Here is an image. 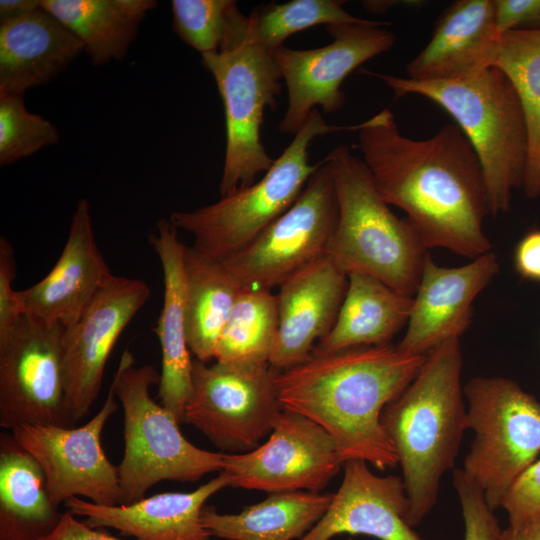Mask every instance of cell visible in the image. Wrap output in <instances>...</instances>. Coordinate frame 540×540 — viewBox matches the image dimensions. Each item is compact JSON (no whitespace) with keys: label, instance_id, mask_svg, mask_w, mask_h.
I'll use <instances>...</instances> for the list:
<instances>
[{"label":"cell","instance_id":"40","mask_svg":"<svg viewBox=\"0 0 540 540\" xmlns=\"http://www.w3.org/2000/svg\"><path fill=\"white\" fill-rule=\"evenodd\" d=\"M42 540H120L107 533L91 528L70 511L63 513L58 527Z\"/></svg>","mask_w":540,"mask_h":540},{"label":"cell","instance_id":"38","mask_svg":"<svg viewBox=\"0 0 540 540\" xmlns=\"http://www.w3.org/2000/svg\"><path fill=\"white\" fill-rule=\"evenodd\" d=\"M498 33L540 31V0H495Z\"/></svg>","mask_w":540,"mask_h":540},{"label":"cell","instance_id":"31","mask_svg":"<svg viewBox=\"0 0 540 540\" xmlns=\"http://www.w3.org/2000/svg\"><path fill=\"white\" fill-rule=\"evenodd\" d=\"M278 328L276 295L268 289L242 287L218 339L216 361L241 367L270 365Z\"/></svg>","mask_w":540,"mask_h":540},{"label":"cell","instance_id":"36","mask_svg":"<svg viewBox=\"0 0 540 540\" xmlns=\"http://www.w3.org/2000/svg\"><path fill=\"white\" fill-rule=\"evenodd\" d=\"M509 525L540 518V460L528 466L510 485L501 505Z\"/></svg>","mask_w":540,"mask_h":540},{"label":"cell","instance_id":"37","mask_svg":"<svg viewBox=\"0 0 540 540\" xmlns=\"http://www.w3.org/2000/svg\"><path fill=\"white\" fill-rule=\"evenodd\" d=\"M16 262L10 242L0 238V346L12 337L25 315L19 291L14 290Z\"/></svg>","mask_w":540,"mask_h":540},{"label":"cell","instance_id":"26","mask_svg":"<svg viewBox=\"0 0 540 540\" xmlns=\"http://www.w3.org/2000/svg\"><path fill=\"white\" fill-rule=\"evenodd\" d=\"M412 304L413 297L395 291L374 277L350 274L335 324L312 352L389 345L407 325Z\"/></svg>","mask_w":540,"mask_h":540},{"label":"cell","instance_id":"42","mask_svg":"<svg viewBox=\"0 0 540 540\" xmlns=\"http://www.w3.org/2000/svg\"><path fill=\"white\" fill-rule=\"evenodd\" d=\"M40 6L38 0H1L0 21L25 15Z\"/></svg>","mask_w":540,"mask_h":540},{"label":"cell","instance_id":"10","mask_svg":"<svg viewBox=\"0 0 540 540\" xmlns=\"http://www.w3.org/2000/svg\"><path fill=\"white\" fill-rule=\"evenodd\" d=\"M337 218L334 181L323 158L293 205L222 262L243 287L272 290L327 255Z\"/></svg>","mask_w":540,"mask_h":540},{"label":"cell","instance_id":"20","mask_svg":"<svg viewBox=\"0 0 540 540\" xmlns=\"http://www.w3.org/2000/svg\"><path fill=\"white\" fill-rule=\"evenodd\" d=\"M409 511L401 477L378 476L366 461L348 460L326 513L299 540H330L344 533L379 540H422L407 522Z\"/></svg>","mask_w":540,"mask_h":540},{"label":"cell","instance_id":"23","mask_svg":"<svg viewBox=\"0 0 540 540\" xmlns=\"http://www.w3.org/2000/svg\"><path fill=\"white\" fill-rule=\"evenodd\" d=\"M168 219L157 223L150 237L163 272V307L155 329L161 347L158 396L161 405L182 424L191 389L193 360L187 342L184 312V248Z\"/></svg>","mask_w":540,"mask_h":540},{"label":"cell","instance_id":"21","mask_svg":"<svg viewBox=\"0 0 540 540\" xmlns=\"http://www.w3.org/2000/svg\"><path fill=\"white\" fill-rule=\"evenodd\" d=\"M228 487L225 475L202 484L191 492H163L128 505L106 506L69 498L65 508L94 529L113 528L135 540H210L202 511L206 501Z\"/></svg>","mask_w":540,"mask_h":540},{"label":"cell","instance_id":"33","mask_svg":"<svg viewBox=\"0 0 540 540\" xmlns=\"http://www.w3.org/2000/svg\"><path fill=\"white\" fill-rule=\"evenodd\" d=\"M59 141V133L54 124L28 111L24 96L0 94L1 166L27 158Z\"/></svg>","mask_w":540,"mask_h":540},{"label":"cell","instance_id":"3","mask_svg":"<svg viewBox=\"0 0 540 540\" xmlns=\"http://www.w3.org/2000/svg\"><path fill=\"white\" fill-rule=\"evenodd\" d=\"M459 339L436 347L413 381L381 415L396 452L415 527L437 502L443 474L454 468L467 426Z\"/></svg>","mask_w":540,"mask_h":540},{"label":"cell","instance_id":"35","mask_svg":"<svg viewBox=\"0 0 540 540\" xmlns=\"http://www.w3.org/2000/svg\"><path fill=\"white\" fill-rule=\"evenodd\" d=\"M464 520V540H499L502 529L485 501L483 490L463 469L453 471Z\"/></svg>","mask_w":540,"mask_h":540},{"label":"cell","instance_id":"24","mask_svg":"<svg viewBox=\"0 0 540 540\" xmlns=\"http://www.w3.org/2000/svg\"><path fill=\"white\" fill-rule=\"evenodd\" d=\"M498 35L495 0H457L437 19L428 44L406 66L415 81L458 79L485 68Z\"/></svg>","mask_w":540,"mask_h":540},{"label":"cell","instance_id":"25","mask_svg":"<svg viewBox=\"0 0 540 540\" xmlns=\"http://www.w3.org/2000/svg\"><path fill=\"white\" fill-rule=\"evenodd\" d=\"M64 512L51 501L37 460L12 434H0V540H42Z\"/></svg>","mask_w":540,"mask_h":540},{"label":"cell","instance_id":"34","mask_svg":"<svg viewBox=\"0 0 540 540\" xmlns=\"http://www.w3.org/2000/svg\"><path fill=\"white\" fill-rule=\"evenodd\" d=\"M172 28L201 55L219 50L239 11L233 0H173Z\"/></svg>","mask_w":540,"mask_h":540},{"label":"cell","instance_id":"12","mask_svg":"<svg viewBox=\"0 0 540 540\" xmlns=\"http://www.w3.org/2000/svg\"><path fill=\"white\" fill-rule=\"evenodd\" d=\"M389 25L374 20L328 25L333 40L323 47L299 50L283 46L272 52L288 91L280 132L295 134L317 106L326 114L341 109L345 78L395 44L396 35L385 29Z\"/></svg>","mask_w":540,"mask_h":540},{"label":"cell","instance_id":"29","mask_svg":"<svg viewBox=\"0 0 540 540\" xmlns=\"http://www.w3.org/2000/svg\"><path fill=\"white\" fill-rule=\"evenodd\" d=\"M333 494L294 491L270 494L237 514L204 507L202 522L212 536L226 540L301 539L326 513Z\"/></svg>","mask_w":540,"mask_h":540},{"label":"cell","instance_id":"5","mask_svg":"<svg viewBox=\"0 0 540 540\" xmlns=\"http://www.w3.org/2000/svg\"><path fill=\"white\" fill-rule=\"evenodd\" d=\"M325 160L338 205L327 255L347 275H368L413 297L428 255L418 234L391 211L366 164L349 147L334 148Z\"/></svg>","mask_w":540,"mask_h":540},{"label":"cell","instance_id":"17","mask_svg":"<svg viewBox=\"0 0 540 540\" xmlns=\"http://www.w3.org/2000/svg\"><path fill=\"white\" fill-rule=\"evenodd\" d=\"M498 272L493 251L452 268L438 266L428 254L397 349L426 356L444 342L459 339L472 323L475 298Z\"/></svg>","mask_w":540,"mask_h":540},{"label":"cell","instance_id":"16","mask_svg":"<svg viewBox=\"0 0 540 540\" xmlns=\"http://www.w3.org/2000/svg\"><path fill=\"white\" fill-rule=\"evenodd\" d=\"M148 284L113 276L83 315L63 333L66 409L76 423L96 401L111 351L119 336L150 297Z\"/></svg>","mask_w":540,"mask_h":540},{"label":"cell","instance_id":"1","mask_svg":"<svg viewBox=\"0 0 540 540\" xmlns=\"http://www.w3.org/2000/svg\"><path fill=\"white\" fill-rule=\"evenodd\" d=\"M355 132L378 193L407 214L426 249L471 260L491 251L483 229L490 215L483 168L457 124L412 139L400 133L386 108L356 124Z\"/></svg>","mask_w":540,"mask_h":540},{"label":"cell","instance_id":"8","mask_svg":"<svg viewBox=\"0 0 540 540\" xmlns=\"http://www.w3.org/2000/svg\"><path fill=\"white\" fill-rule=\"evenodd\" d=\"M354 125H329L314 109L270 169L252 185L221 197L193 211L173 212L169 220L189 232L194 247L223 261L243 249L297 200L321 166L309 162V147L318 137L339 131H355Z\"/></svg>","mask_w":540,"mask_h":540},{"label":"cell","instance_id":"2","mask_svg":"<svg viewBox=\"0 0 540 540\" xmlns=\"http://www.w3.org/2000/svg\"><path fill=\"white\" fill-rule=\"evenodd\" d=\"M426 356L390 345L312 352L306 361L277 372L278 400L282 409L322 427L344 462L360 459L379 469L394 467L398 458L381 415L413 381Z\"/></svg>","mask_w":540,"mask_h":540},{"label":"cell","instance_id":"13","mask_svg":"<svg viewBox=\"0 0 540 540\" xmlns=\"http://www.w3.org/2000/svg\"><path fill=\"white\" fill-rule=\"evenodd\" d=\"M26 315L0 346V426L74 427L65 402L63 333Z\"/></svg>","mask_w":540,"mask_h":540},{"label":"cell","instance_id":"11","mask_svg":"<svg viewBox=\"0 0 540 540\" xmlns=\"http://www.w3.org/2000/svg\"><path fill=\"white\" fill-rule=\"evenodd\" d=\"M270 365L241 367L217 362L192 363L191 389L184 422L221 450L250 451L271 433L282 411Z\"/></svg>","mask_w":540,"mask_h":540},{"label":"cell","instance_id":"28","mask_svg":"<svg viewBox=\"0 0 540 540\" xmlns=\"http://www.w3.org/2000/svg\"><path fill=\"white\" fill-rule=\"evenodd\" d=\"M83 44L94 66L125 58L155 0H41Z\"/></svg>","mask_w":540,"mask_h":540},{"label":"cell","instance_id":"39","mask_svg":"<svg viewBox=\"0 0 540 540\" xmlns=\"http://www.w3.org/2000/svg\"><path fill=\"white\" fill-rule=\"evenodd\" d=\"M514 266L521 277L540 282V230L527 233L518 242Z\"/></svg>","mask_w":540,"mask_h":540},{"label":"cell","instance_id":"19","mask_svg":"<svg viewBox=\"0 0 540 540\" xmlns=\"http://www.w3.org/2000/svg\"><path fill=\"white\" fill-rule=\"evenodd\" d=\"M348 275L325 255L286 279L276 294L279 328L270 366L287 370L312 354L337 319Z\"/></svg>","mask_w":540,"mask_h":540},{"label":"cell","instance_id":"15","mask_svg":"<svg viewBox=\"0 0 540 540\" xmlns=\"http://www.w3.org/2000/svg\"><path fill=\"white\" fill-rule=\"evenodd\" d=\"M334 439L318 424L282 409L268 440L241 454L224 455L228 486L270 494L317 492L344 465Z\"/></svg>","mask_w":540,"mask_h":540},{"label":"cell","instance_id":"30","mask_svg":"<svg viewBox=\"0 0 540 540\" xmlns=\"http://www.w3.org/2000/svg\"><path fill=\"white\" fill-rule=\"evenodd\" d=\"M485 67L499 68L521 101L529 134V157L523 182L527 196H540V31L498 33L485 58Z\"/></svg>","mask_w":540,"mask_h":540},{"label":"cell","instance_id":"9","mask_svg":"<svg viewBox=\"0 0 540 540\" xmlns=\"http://www.w3.org/2000/svg\"><path fill=\"white\" fill-rule=\"evenodd\" d=\"M467 426L475 433L463 471L491 510L540 453V402L515 381L478 376L463 387Z\"/></svg>","mask_w":540,"mask_h":540},{"label":"cell","instance_id":"6","mask_svg":"<svg viewBox=\"0 0 540 540\" xmlns=\"http://www.w3.org/2000/svg\"><path fill=\"white\" fill-rule=\"evenodd\" d=\"M159 381L154 366H135L133 354L124 350L111 384L123 409L121 505L143 499L161 481L195 482L223 467L224 452L190 443L175 418L151 397L150 387Z\"/></svg>","mask_w":540,"mask_h":540},{"label":"cell","instance_id":"41","mask_svg":"<svg viewBox=\"0 0 540 540\" xmlns=\"http://www.w3.org/2000/svg\"><path fill=\"white\" fill-rule=\"evenodd\" d=\"M499 540H540V518L502 529Z\"/></svg>","mask_w":540,"mask_h":540},{"label":"cell","instance_id":"22","mask_svg":"<svg viewBox=\"0 0 540 540\" xmlns=\"http://www.w3.org/2000/svg\"><path fill=\"white\" fill-rule=\"evenodd\" d=\"M83 51L81 41L41 5L0 21V94L24 96L50 83Z\"/></svg>","mask_w":540,"mask_h":540},{"label":"cell","instance_id":"27","mask_svg":"<svg viewBox=\"0 0 540 540\" xmlns=\"http://www.w3.org/2000/svg\"><path fill=\"white\" fill-rule=\"evenodd\" d=\"M184 312L190 352L201 362L215 358L221 332L242 285L222 261L184 248Z\"/></svg>","mask_w":540,"mask_h":540},{"label":"cell","instance_id":"32","mask_svg":"<svg viewBox=\"0 0 540 540\" xmlns=\"http://www.w3.org/2000/svg\"><path fill=\"white\" fill-rule=\"evenodd\" d=\"M340 0H292L257 7L249 16L258 44L274 52L294 33L319 24L366 23L343 8Z\"/></svg>","mask_w":540,"mask_h":540},{"label":"cell","instance_id":"4","mask_svg":"<svg viewBox=\"0 0 540 540\" xmlns=\"http://www.w3.org/2000/svg\"><path fill=\"white\" fill-rule=\"evenodd\" d=\"M382 81L396 98L423 96L452 116L475 150L488 189L490 215L509 210L513 191L523 187L529 134L525 113L515 88L497 67L441 81L364 70Z\"/></svg>","mask_w":540,"mask_h":540},{"label":"cell","instance_id":"14","mask_svg":"<svg viewBox=\"0 0 540 540\" xmlns=\"http://www.w3.org/2000/svg\"><path fill=\"white\" fill-rule=\"evenodd\" d=\"M117 409L110 387L101 409L81 426L33 424L11 430L40 464L56 507L72 497H85L99 505H121L118 466L109 461L101 443L104 427Z\"/></svg>","mask_w":540,"mask_h":540},{"label":"cell","instance_id":"18","mask_svg":"<svg viewBox=\"0 0 540 540\" xmlns=\"http://www.w3.org/2000/svg\"><path fill=\"white\" fill-rule=\"evenodd\" d=\"M113 276L95 240L90 203L81 199L53 268L39 282L19 291L25 315L47 325L69 327Z\"/></svg>","mask_w":540,"mask_h":540},{"label":"cell","instance_id":"7","mask_svg":"<svg viewBox=\"0 0 540 540\" xmlns=\"http://www.w3.org/2000/svg\"><path fill=\"white\" fill-rule=\"evenodd\" d=\"M223 102L226 147L221 197L246 188L267 172L272 159L261 141L264 111L274 109L282 75L269 51L254 37L249 16L241 11L218 51L201 55Z\"/></svg>","mask_w":540,"mask_h":540}]
</instances>
